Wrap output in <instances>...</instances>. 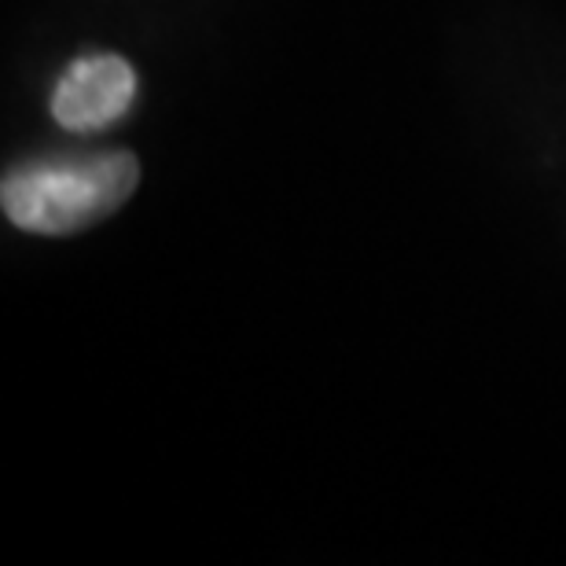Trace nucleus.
I'll use <instances>...</instances> for the list:
<instances>
[{"label": "nucleus", "mask_w": 566, "mask_h": 566, "mask_svg": "<svg viewBox=\"0 0 566 566\" xmlns=\"http://www.w3.org/2000/svg\"><path fill=\"white\" fill-rule=\"evenodd\" d=\"M137 180L140 166L129 151L38 158L4 177L0 207L22 232L71 235L111 218L133 196Z\"/></svg>", "instance_id": "obj_1"}, {"label": "nucleus", "mask_w": 566, "mask_h": 566, "mask_svg": "<svg viewBox=\"0 0 566 566\" xmlns=\"http://www.w3.org/2000/svg\"><path fill=\"white\" fill-rule=\"evenodd\" d=\"M137 99V74L115 52L82 55L63 71L52 93V118L66 133H99L126 118Z\"/></svg>", "instance_id": "obj_2"}]
</instances>
